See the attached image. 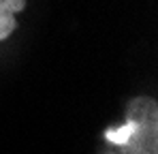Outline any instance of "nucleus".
<instances>
[{"instance_id":"f257e3e1","label":"nucleus","mask_w":158,"mask_h":154,"mask_svg":"<svg viewBox=\"0 0 158 154\" xmlns=\"http://www.w3.org/2000/svg\"><path fill=\"white\" fill-rule=\"evenodd\" d=\"M126 122L132 126V137L124 150L128 154H158V107L150 96H139L128 103Z\"/></svg>"},{"instance_id":"f03ea898","label":"nucleus","mask_w":158,"mask_h":154,"mask_svg":"<svg viewBox=\"0 0 158 154\" xmlns=\"http://www.w3.org/2000/svg\"><path fill=\"white\" fill-rule=\"evenodd\" d=\"M26 2L28 0H0V41L13 34V30L17 28L15 13L24 11Z\"/></svg>"},{"instance_id":"7ed1b4c3","label":"nucleus","mask_w":158,"mask_h":154,"mask_svg":"<svg viewBox=\"0 0 158 154\" xmlns=\"http://www.w3.org/2000/svg\"><path fill=\"white\" fill-rule=\"evenodd\" d=\"M132 137V126L131 122H124L122 126L118 128H111V130H107L105 133V139L107 141H111V143H115V146H126L128 143V139Z\"/></svg>"}]
</instances>
